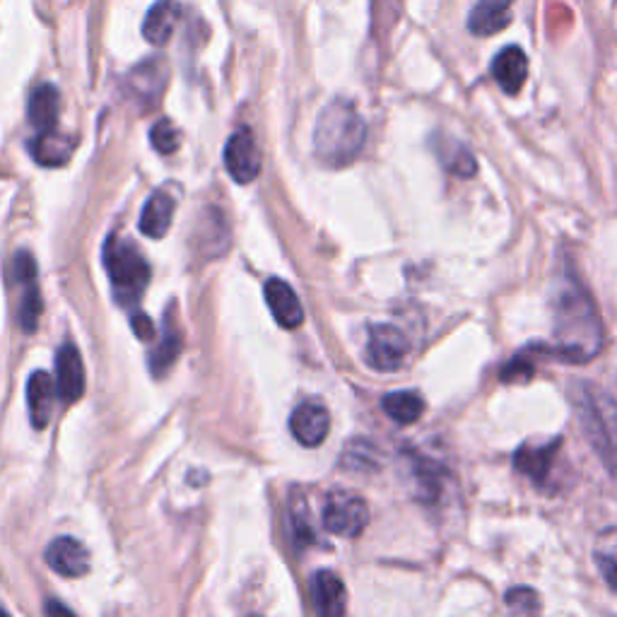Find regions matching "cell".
Returning a JSON list of instances; mask_svg holds the SVG:
<instances>
[{
  "label": "cell",
  "instance_id": "cell-12",
  "mask_svg": "<svg viewBox=\"0 0 617 617\" xmlns=\"http://www.w3.org/2000/svg\"><path fill=\"white\" fill-rule=\"evenodd\" d=\"M266 302H268V308H270V314L276 316L278 324L282 328H300L304 324V306L298 298V292H294L285 280H280V278H270L266 282Z\"/></svg>",
  "mask_w": 617,
  "mask_h": 617
},
{
  "label": "cell",
  "instance_id": "cell-17",
  "mask_svg": "<svg viewBox=\"0 0 617 617\" xmlns=\"http://www.w3.org/2000/svg\"><path fill=\"white\" fill-rule=\"evenodd\" d=\"M56 403V381L46 372H34L27 381V405L32 415V425L44 429L52 419V411Z\"/></svg>",
  "mask_w": 617,
  "mask_h": 617
},
{
  "label": "cell",
  "instance_id": "cell-8",
  "mask_svg": "<svg viewBox=\"0 0 617 617\" xmlns=\"http://www.w3.org/2000/svg\"><path fill=\"white\" fill-rule=\"evenodd\" d=\"M261 150H258L254 133L237 128L225 145V167L237 183H251L261 175Z\"/></svg>",
  "mask_w": 617,
  "mask_h": 617
},
{
  "label": "cell",
  "instance_id": "cell-21",
  "mask_svg": "<svg viewBox=\"0 0 617 617\" xmlns=\"http://www.w3.org/2000/svg\"><path fill=\"white\" fill-rule=\"evenodd\" d=\"M437 157L441 167L449 171L453 177H461V179H471L475 177L478 171V162L473 153L468 150L463 143H459L456 138H437Z\"/></svg>",
  "mask_w": 617,
  "mask_h": 617
},
{
  "label": "cell",
  "instance_id": "cell-30",
  "mask_svg": "<svg viewBox=\"0 0 617 617\" xmlns=\"http://www.w3.org/2000/svg\"><path fill=\"white\" fill-rule=\"evenodd\" d=\"M292 526H294V534H298V538H300V546H304V542H308V540H314L312 526H308V521H306V504L302 497L292 500Z\"/></svg>",
  "mask_w": 617,
  "mask_h": 617
},
{
  "label": "cell",
  "instance_id": "cell-6",
  "mask_svg": "<svg viewBox=\"0 0 617 617\" xmlns=\"http://www.w3.org/2000/svg\"><path fill=\"white\" fill-rule=\"evenodd\" d=\"M408 352H411V343L401 328L391 324L369 326V340L364 355H367V364L377 369V372H396V369L403 367Z\"/></svg>",
  "mask_w": 617,
  "mask_h": 617
},
{
  "label": "cell",
  "instance_id": "cell-20",
  "mask_svg": "<svg viewBox=\"0 0 617 617\" xmlns=\"http://www.w3.org/2000/svg\"><path fill=\"white\" fill-rule=\"evenodd\" d=\"M171 217H175V201L167 193H155L143 207L141 232L150 239H162L171 227Z\"/></svg>",
  "mask_w": 617,
  "mask_h": 617
},
{
  "label": "cell",
  "instance_id": "cell-33",
  "mask_svg": "<svg viewBox=\"0 0 617 617\" xmlns=\"http://www.w3.org/2000/svg\"><path fill=\"white\" fill-rule=\"evenodd\" d=\"M0 617H10V615H8L3 608H0Z\"/></svg>",
  "mask_w": 617,
  "mask_h": 617
},
{
  "label": "cell",
  "instance_id": "cell-7",
  "mask_svg": "<svg viewBox=\"0 0 617 617\" xmlns=\"http://www.w3.org/2000/svg\"><path fill=\"white\" fill-rule=\"evenodd\" d=\"M10 280L22 288L20 306H18L20 326L24 333H34L36 326H40L44 304H42L40 288H36V263H34L32 254H27V251L15 254V258H12V266H10Z\"/></svg>",
  "mask_w": 617,
  "mask_h": 617
},
{
  "label": "cell",
  "instance_id": "cell-31",
  "mask_svg": "<svg viewBox=\"0 0 617 617\" xmlns=\"http://www.w3.org/2000/svg\"><path fill=\"white\" fill-rule=\"evenodd\" d=\"M131 326L135 330V336L143 338V340H153L155 338V324L145 314H133Z\"/></svg>",
  "mask_w": 617,
  "mask_h": 617
},
{
  "label": "cell",
  "instance_id": "cell-13",
  "mask_svg": "<svg viewBox=\"0 0 617 617\" xmlns=\"http://www.w3.org/2000/svg\"><path fill=\"white\" fill-rule=\"evenodd\" d=\"M56 391L66 403H76L85 393V364L76 345L66 343L56 355Z\"/></svg>",
  "mask_w": 617,
  "mask_h": 617
},
{
  "label": "cell",
  "instance_id": "cell-2",
  "mask_svg": "<svg viewBox=\"0 0 617 617\" xmlns=\"http://www.w3.org/2000/svg\"><path fill=\"white\" fill-rule=\"evenodd\" d=\"M367 121L350 100H333L324 106L314 128V153L328 167H348L362 155Z\"/></svg>",
  "mask_w": 617,
  "mask_h": 617
},
{
  "label": "cell",
  "instance_id": "cell-28",
  "mask_svg": "<svg viewBox=\"0 0 617 617\" xmlns=\"http://www.w3.org/2000/svg\"><path fill=\"white\" fill-rule=\"evenodd\" d=\"M507 606L512 613H521V615H530L540 608L538 594L534 588L528 586H516L507 594Z\"/></svg>",
  "mask_w": 617,
  "mask_h": 617
},
{
  "label": "cell",
  "instance_id": "cell-16",
  "mask_svg": "<svg viewBox=\"0 0 617 617\" xmlns=\"http://www.w3.org/2000/svg\"><path fill=\"white\" fill-rule=\"evenodd\" d=\"M72 150H76V141H72L70 135L56 133V128L42 131L40 135H34V141L30 143V153L34 157V162H40L42 167L66 165Z\"/></svg>",
  "mask_w": 617,
  "mask_h": 617
},
{
  "label": "cell",
  "instance_id": "cell-11",
  "mask_svg": "<svg viewBox=\"0 0 617 617\" xmlns=\"http://www.w3.org/2000/svg\"><path fill=\"white\" fill-rule=\"evenodd\" d=\"M312 601L316 617H345L348 591H345L343 579L330 570H318L312 576Z\"/></svg>",
  "mask_w": 617,
  "mask_h": 617
},
{
  "label": "cell",
  "instance_id": "cell-14",
  "mask_svg": "<svg viewBox=\"0 0 617 617\" xmlns=\"http://www.w3.org/2000/svg\"><path fill=\"white\" fill-rule=\"evenodd\" d=\"M492 78L504 94H518L528 80V58L521 46H507L492 60Z\"/></svg>",
  "mask_w": 617,
  "mask_h": 617
},
{
  "label": "cell",
  "instance_id": "cell-4",
  "mask_svg": "<svg viewBox=\"0 0 617 617\" xmlns=\"http://www.w3.org/2000/svg\"><path fill=\"white\" fill-rule=\"evenodd\" d=\"M104 268L111 285H114L116 300L123 306L135 304L143 298L147 282H150V266L131 242L111 234L104 244Z\"/></svg>",
  "mask_w": 617,
  "mask_h": 617
},
{
  "label": "cell",
  "instance_id": "cell-22",
  "mask_svg": "<svg viewBox=\"0 0 617 617\" xmlns=\"http://www.w3.org/2000/svg\"><path fill=\"white\" fill-rule=\"evenodd\" d=\"M181 348H183L181 330L177 326V318H171V308H169L167 321H165V338L159 340V345L150 355V372L155 377H165L171 369V364L177 362Z\"/></svg>",
  "mask_w": 617,
  "mask_h": 617
},
{
  "label": "cell",
  "instance_id": "cell-3",
  "mask_svg": "<svg viewBox=\"0 0 617 617\" xmlns=\"http://www.w3.org/2000/svg\"><path fill=\"white\" fill-rule=\"evenodd\" d=\"M572 396L586 441L617 480V401L594 384H576Z\"/></svg>",
  "mask_w": 617,
  "mask_h": 617
},
{
  "label": "cell",
  "instance_id": "cell-15",
  "mask_svg": "<svg viewBox=\"0 0 617 617\" xmlns=\"http://www.w3.org/2000/svg\"><path fill=\"white\" fill-rule=\"evenodd\" d=\"M512 5L514 0H480L468 18V30L475 36L500 34L509 27L512 22Z\"/></svg>",
  "mask_w": 617,
  "mask_h": 617
},
{
  "label": "cell",
  "instance_id": "cell-26",
  "mask_svg": "<svg viewBox=\"0 0 617 617\" xmlns=\"http://www.w3.org/2000/svg\"><path fill=\"white\" fill-rule=\"evenodd\" d=\"M594 558L603 579L617 591V528L603 530L594 546Z\"/></svg>",
  "mask_w": 617,
  "mask_h": 617
},
{
  "label": "cell",
  "instance_id": "cell-19",
  "mask_svg": "<svg viewBox=\"0 0 617 617\" xmlns=\"http://www.w3.org/2000/svg\"><path fill=\"white\" fill-rule=\"evenodd\" d=\"M560 441L546 444V447H521L514 456L516 471H521L528 475L534 483H546V478L550 475V468L554 461V453H558Z\"/></svg>",
  "mask_w": 617,
  "mask_h": 617
},
{
  "label": "cell",
  "instance_id": "cell-18",
  "mask_svg": "<svg viewBox=\"0 0 617 617\" xmlns=\"http://www.w3.org/2000/svg\"><path fill=\"white\" fill-rule=\"evenodd\" d=\"M179 20V3L177 0H157V3L147 10L143 22V36L155 46H167L171 34H175Z\"/></svg>",
  "mask_w": 617,
  "mask_h": 617
},
{
  "label": "cell",
  "instance_id": "cell-1",
  "mask_svg": "<svg viewBox=\"0 0 617 617\" xmlns=\"http://www.w3.org/2000/svg\"><path fill=\"white\" fill-rule=\"evenodd\" d=\"M554 343L562 360L588 362L603 348V324L594 302L574 278L562 282L552 302Z\"/></svg>",
  "mask_w": 617,
  "mask_h": 617
},
{
  "label": "cell",
  "instance_id": "cell-23",
  "mask_svg": "<svg viewBox=\"0 0 617 617\" xmlns=\"http://www.w3.org/2000/svg\"><path fill=\"white\" fill-rule=\"evenodd\" d=\"M58 90L54 85H40L30 97V123L36 131H54L58 121Z\"/></svg>",
  "mask_w": 617,
  "mask_h": 617
},
{
  "label": "cell",
  "instance_id": "cell-27",
  "mask_svg": "<svg viewBox=\"0 0 617 617\" xmlns=\"http://www.w3.org/2000/svg\"><path fill=\"white\" fill-rule=\"evenodd\" d=\"M343 468L355 473H369L379 468V451L372 441L352 439L343 451Z\"/></svg>",
  "mask_w": 617,
  "mask_h": 617
},
{
  "label": "cell",
  "instance_id": "cell-5",
  "mask_svg": "<svg viewBox=\"0 0 617 617\" xmlns=\"http://www.w3.org/2000/svg\"><path fill=\"white\" fill-rule=\"evenodd\" d=\"M369 504L348 490H330L324 507H321V524L333 536L357 538L369 526Z\"/></svg>",
  "mask_w": 617,
  "mask_h": 617
},
{
  "label": "cell",
  "instance_id": "cell-25",
  "mask_svg": "<svg viewBox=\"0 0 617 617\" xmlns=\"http://www.w3.org/2000/svg\"><path fill=\"white\" fill-rule=\"evenodd\" d=\"M411 478L415 483V490L419 492V497H425L429 502L439 497L444 471L435 461H427L423 456H411Z\"/></svg>",
  "mask_w": 617,
  "mask_h": 617
},
{
  "label": "cell",
  "instance_id": "cell-9",
  "mask_svg": "<svg viewBox=\"0 0 617 617\" xmlns=\"http://www.w3.org/2000/svg\"><path fill=\"white\" fill-rule=\"evenodd\" d=\"M290 429L302 447L314 449L324 444L330 431V413L324 403L304 401L292 411Z\"/></svg>",
  "mask_w": 617,
  "mask_h": 617
},
{
  "label": "cell",
  "instance_id": "cell-29",
  "mask_svg": "<svg viewBox=\"0 0 617 617\" xmlns=\"http://www.w3.org/2000/svg\"><path fill=\"white\" fill-rule=\"evenodd\" d=\"M153 145L157 147L159 153L162 155H171L179 147V135H177V128L171 126V123L165 119V121H159L157 126L153 128Z\"/></svg>",
  "mask_w": 617,
  "mask_h": 617
},
{
  "label": "cell",
  "instance_id": "cell-32",
  "mask_svg": "<svg viewBox=\"0 0 617 617\" xmlns=\"http://www.w3.org/2000/svg\"><path fill=\"white\" fill-rule=\"evenodd\" d=\"M46 617H76V615H72L70 608H66L64 603L46 601Z\"/></svg>",
  "mask_w": 617,
  "mask_h": 617
},
{
  "label": "cell",
  "instance_id": "cell-34",
  "mask_svg": "<svg viewBox=\"0 0 617 617\" xmlns=\"http://www.w3.org/2000/svg\"><path fill=\"white\" fill-rule=\"evenodd\" d=\"M249 617H258V615H249Z\"/></svg>",
  "mask_w": 617,
  "mask_h": 617
},
{
  "label": "cell",
  "instance_id": "cell-10",
  "mask_svg": "<svg viewBox=\"0 0 617 617\" xmlns=\"http://www.w3.org/2000/svg\"><path fill=\"white\" fill-rule=\"evenodd\" d=\"M46 564L60 576L76 579L90 572V552L85 550L80 540L70 536H60L48 542Z\"/></svg>",
  "mask_w": 617,
  "mask_h": 617
},
{
  "label": "cell",
  "instance_id": "cell-24",
  "mask_svg": "<svg viewBox=\"0 0 617 617\" xmlns=\"http://www.w3.org/2000/svg\"><path fill=\"white\" fill-rule=\"evenodd\" d=\"M381 408L399 425H413L425 413V401L417 391H393L381 401Z\"/></svg>",
  "mask_w": 617,
  "mask_h": 617
}]
</instances>
